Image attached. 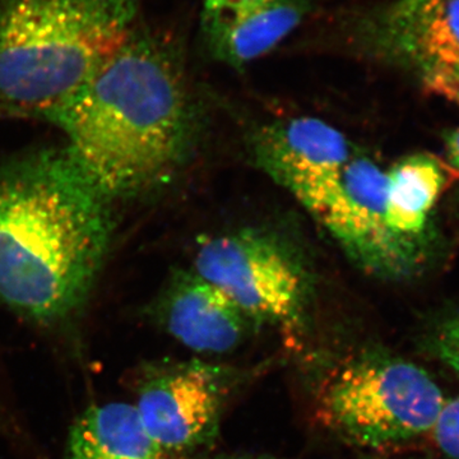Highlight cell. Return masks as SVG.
Instances as JSON below:
<instances>
[{"mask_svg":"<svg viewBox=\"0 0 459 459\" xmlns=\"http://www.w3.org/2000/svg\"><path fill=\"white\" fill-rule=\"evenodd\" d=\"M150 316L181 344L207 355L234 351L262 327L193 271L177 272L169 280L151 304Z\"/></svg>","mask_w":459,"mask_h":459,"instance_id":"30bf717a","label":"cell"},{"mask_svg":"<svg viewBox=\"0 0 459 459\" xmlns=\"http://www.w3.org/2000/svg\"><path fill=\"white\" fill-rule=\"evenodd\" d=\"M65 459H174L151 437L134 404H96L81 413L66 440Z\"/></svg>","mask_w":459,"mask_h":459,"instance_id":"7c38bea8","label":"cell"},{"mask_svg":"<svg viewBox=\"0 0 459 459\" xmlns=\"http://www.w3.org/2000/svg\"><path fill=\"white\" fill-rule=\"evenodd\" d=\"M364 459H424V458H391V457H379V455H377V457H367Z\"/></svg>","mask_w":459,"mask_h":459,"instance_id":"d6986e66","label":"cell"},{"mask_svg":"<svg viewBox=\"0 0 459 459\" xmlns=\"http://www.w3.org/2000/svg\"><path fill=\"white\" fill-rule=\"evenodd\" d=\"M431 434L437 448L446 457L459 459V394L446 401Z\"/></svg>","mask_w":459,"mask_h":459,"instance_id":"9a60e30c","label":"cell"},{"mask_svg":"<svg viewBox=\"0 0 459 459\" xmlns=\"http://www.w3.org/2000/svg\"><path fill=\"white\" fill-rule=\"evenodd\" d=\"M255 162L307 210L338 179L355 155L346 135L316 117H295L263 128Z\"/></svg>","mask_w":459,"mask_h":459,"instance_id":"9c48e42d","label":"cell"},{"mask_svg":"<svg viewBox=\"0 0 459 459\" xmlns=\"http://www.w3.org/2000/svg\"><path fill=\"white\" fill-rule=\"evenodd\" d=\"M65 150L108 201L164 183L192 144L195 120L174 57L134 31L50 119Z\"/></svg>","mask_w":459,"mask_h":459,"instance_id":"7a4b0ae2","label":"cell"},{"mask_svg":"<svg viewBox=\"0 0 459 459\" xmlns=\"http://www.w3.org/2000/svg\"><path fill=\"white\" fill-rule=\"evenodd\" d=\"M307 9V0H250L204 16L205 42L220 62L243 66L273 50L300 25Z\"/></svg>","mask_w":459,"mask_h":459,"instance_id":"8fae6325","label":"cell"},{"mask_svg":"<svg viewBox=\"0 0 459 459\" xmlns=\"http://www.w3.org/2000/svg\"><path fill=\"white\" fill-rule=\"evenodd\" d=\"M446 150L449 162L459 170V128L446 134Z\"/></svg>","mask_w":459,"mask_h":459,"instance_id":"ac0fdd59","label":"cell"},{"mask_svg":"<svg viewBox=\"0 0 459 459\" xmlns=\"http://www.w3.org/2000/svg\"><path fill=\"white\" fill-rule=\"evenodd\" d=\"M110 201L65 148L0 170V303L42 325L80 316L113 235Z\"/></svg>","mask_w":459,"mask_h":459,"instance_id":"6da1fadb","label":"cell"},{"mask_svg":"<svg viewBox=\"0 0 459 459\" xmlns=\"http://www.w3.org/2000/svg\"><path fill=\"white\" fill-rule=\"evenodd\" d=\"M228 365L192 359L151 362L138 377L142 424L174 459H197L217 442L226 406L241 382Z\"/></svg>","mask_w":459,"mask_h":459,"instance_id":"8992f818","label":"cell"},{"mask_svg":"<svg viewBox=\"0 0 459 459\" xmlns=\"http://www.w3.org/2000/svg\"><path fill=\"white\" fill-rule=\"evenodd\" d=\"M386 172L364 155H353L331 186L309 208L359 267L379 279L415 276L428 244L395 235L385 219Z\"/></svg>","mask_w":459,"mask_h":459,"instance_id":"52a82bcc","label":"cell"},{"mask_svg":"<svg viewBox=\"0 0 459 459\" xmlns=\"http://www.w3.org/2000/svg\"><path fill=\"white\" fill-rule=\"evenodd\" d=\"M197 459H289L277 457V455H263V453H217V455H204Z\"/></svg>","mask_w":459,"mask_h":459,"instance_id":"e0dca14e","label":"cell"},{"mask_svg":"<svg viewBox=\"0 0 459 459\" xmlns=\"http://www.w3.org/2000/svg\"><path fill=\"white\" fill-rule=\"evenodd\" d=\"M367 35L428 92L459 104V0H394L370 18Z\"/></svg>","mask_w":459,"mask_h":459,"instance_id":"ba28073f","label":"cell"},{"mask_svg":"<svg viewBox=\"0 0 459 459\" xmlns=\"http://www.w3.org/2000/svg\"><path fill=\"white\" fill-rule=\"evenodd\" d=\"M250 0H201L204 16L222 13L246 4Z\"/></svg>","mask_w":459,"mask_h":459,"instance_id":"2e32d148","label":"cell"},{"mask_svg":"<svg viewBox=\"0 0 459 459\" xmlns=\"http://www.w3.org/2000/svg\"><path fill=\"white\" fill-rule=\"evenodd\" d=\"M140 0H0V119L50 122L137 27Z\"/></svg>","mask_w":459,"mask_h":459,"instance_id":"3957f363","label":"cell"},{"mask_svg":"<svg viewBox=\"0 0 459 459\" xmlns=\"http://www.w3.org/2000/svg\"><path fill=\"white\" fill-rule=\"evenodd\" d=\"M424 349L459 376V313L444 319L425 337Z\"/></svg>","mask_w":459,"mask_h":459,"instance_id":"5bb4252c","label":"cell"},{"mask_svg":"<svg viewBox=\"0 0 459 459\" xmlns=\"http://www.w3.org/2000/svg\"><path fill=\"white\" fill-rule=\"evenodd\" d=\"M261 325L287 332L305 327L309 274L281 241L255 230L204 238L192 270Z\"/></svg>","mask_w":459,"mask_h":459,"instance_id":"5b68a950","label":"cell"},{"mask_svg":"<svg viewBox=\"0 0 459 459\" xmlns=\"http://www.w3.org/2000/svg\"><path fill=\"white\" fill-rule=\"evenodd\" d=\"M442 164L430 155H412L386 171V225L398 237L429 244L428 225L446 186Z\"/></svg>","mask_w":459,"mask_h":459,"instance_id":"4fadbf2b","label":"cell"},{"mask_svg":"<svg viewBox=\"0 0 459 459\" xmlns=\"http://www.w3.org/2000/svg\"><path fill=\"white\" fill-rule=\"evenodd\" d=\"M314 400L316 419L329 433L374 451L431 433L446 401L428 371L380 346L353 350L333 362Z\"/></svg>","mask_w":459,"mask_h":459,"instance_id":"277c9868","label":"cell"}]
</instances>
